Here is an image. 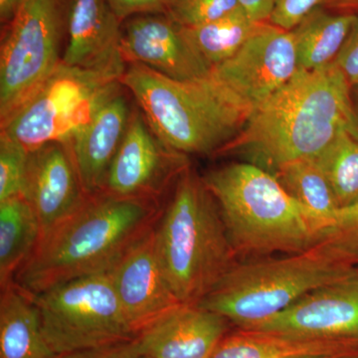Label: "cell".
Instances as JSON below:
<instances>
[{"label":"cell","mask_w":358,"mask_h":358,"mask_svg":"<svg viewBox=\"0 0 358 358\" xmlns=\"http://www.w3.org/2000/svg\"><path fill=\"white\" fill-rule=\"evenodd\" d=\"M350 86L334 63L298 71L219 154L240 155L272 174L294 160L315 159L343 129L358 136Z\"/></svg>","instance_id":"obj_1"},{"label":"cell","mask_w":358,"mask_h":358,"mask_svg":"<svg viewBox=\"0 0 358 358\" xmlns=\"http://www.w3.org/2000/svg\"><path fill=\"white\" fill-rule=\"evenodd\" d=\"M162 213L157 200L107 192L93 195L79 210L40 237L14 282L36 294L75 278L109 271L155 227Z\"/></svg>","instance_id":"obj_2"},{"label":"cell","mask_w":358,"mask_h":358,"mask_svg":"<svg viewBox=\"0 0 358 358\" xmlns=\"http://www.w3.org/2000/svg\"><path fill=\"white\" fill-rule=\"evenodd\" d=\"M202 178L217 202L239 261L303 253L324 234L319 219L262 167L231 162Z\"/></svg>","instance_id":"obj_3"},{"label":"cell","mask_w":358,"mask_h":358,"mask_svg":"<svg viewBox=\"0 0 358 358\" xmlns=\"http://www.w3.org/2000/svg\"><path fill=\"white\" fill-rule=\"evenodd\" d=\"M155 235L166 281L182 303H199L239 262L217 202L189 166L176 179Z\"/></svg>","instance_id":"obj_4"},{"label":"cell","mask_w":358,"mask_h":358,"mask_svg":"<svg viewBox=\"0 0 358 358\" xmlns=\"http://www.w3.org/2000/svg\"><path fill=\"white\" fill-rule=\"evenodd\" d=\"M121 83L133 94L157 138L181 155L219 154L252 115L210 76L178 81L129 64Z\"/></svg>","instance_id":"obj_5"},{"label":"cell","mask_w":358,"mask_h":358,"mask_svg":"<svg viewBox=\"0 0 358 358\" xmlns=\"http://www.w3.org/2000/svg\"><path fill=\"white\" fill-rule=\"evenodd\" d=\"M355 272L315 249L239 261L199 301L238 329H251L313 289Z\"/></svg>","instance_id":"obj_6"},{"label":"cell","mask_w":358,"mask_h":358,"mask_svg":"<svg viewBox=\"0 0 358 358\" xmlns=\"http://www.w3.org/2000/svg\"><path fill=\"white\" fill-rule=\"evenodd\" d=\"M122 78L59 64L34 95L1 124V134L31 152L68 143L115 94Z\"/></svg>","instance_id":"obj_7"},{"label":"cell","mask_w":358,"mask_h":358,"mask_svg":"<svg viewBox=\"0 0 358 358\" xmlns=\"http://www.w3.org/2000/svg\"><path fill=\"white\" fill-rule=\"evenodd\" d=\"M32 296L45 338L55 355L136 338L109 271L75 278Z\"/></svg>","instance_id":"obj_8"},{"label":"cell","mask_w":358,"mask_h":358,"mask_svg":"<svg viewBox=\"0 0 358 358\" xmlns=\"http://www.w3.org/2000/svg\"><path fill=\"white\" fill-rule=\"evenodd\" d=\"M59 0H27L11 20L0 56V117L8 120L61 63Z\"/></svg>","instance_id":"obj_9"},{"label":"cell","mask_w":358,"mask_h":358,"mask_svg":"<svg viewBox=\"0 0 358 358\" xmlns=\"http://www.w3.org/2000/svg\"><path fill=\"white\" fill-rule=\"evenodd\" d=\"M293 31L264 23L210 77L245 109L253 113L298 72Z\"/></svg>","instance_id":"obj_10"},{"label":"cell","mask_w":358,"mask_h":358,"mask_svg":"<svg viewBox=\"0 0 358 358\" xmlns=\"http://www.w3.org/2000/svg\"><path fill=\"white\" fill-rule=\"evenodd\" d=\"M187 166L185 155L166 147L145 115L134 112L110 164L103 192L127 199L157 200Z\"/></svg>","instance_id":"obj_11"},{"label":"cell","mask_w":358,"mask_h":358,"mask_svg":"<svg viewBox=\"0 0 358 358\" xmlns=\"http://www.w3.org/2000/svg\"><path fill=\"white\" fill-rule=\"evenodd\" d=\"M255 331L312 339H358L357 272L313 289Z\"/></svg>","instance_id":"obj_12"},{"label":"cell","mask_w":358,"mask_h":358,"mask_svg":"<svg viewBox=\"0 0 358 358\" xmlns=\"http://www.w3.org/2000/svg\"><path fill=\"white\" fill-rule=\"evenodd\" d=\"M155 227L109 270L115 294L136 336L182 303L174 296L162 270L155 245Z\"/></svg>","instance_id":"obj_13"},{"label":"cell","mask_w":358,"mask_h":358,"mask_svg":"<svg viewBox=\"0 0 358 358\" xmlns=\"http://www.w3.org/2000/svg\"><path fill=\"white\" fill-rule=\"evenodd\" d=\"M22 195L38 218L41 236L79 210L90 199L70 148L50 143L28 155Z\"/></svg>","instance_id":"obj_14"},{"label":"cell","mask_w":358,"mask_h":358,"mask_svg":"<svg viewBox=\"0 0 358 358\" xmlns=\"http://www.w3.org/2000/svg\"><path fill=\"white\" fill-rule=\"evenodd\" d=\"M122 57L178 80L197 81L210 76L211 68L195 53L180 27L169 16H136L122 29Z\"/></svg>","instance_id":"obj_15"},{"label":"cell","mask_w":358,"mask_h":358,"mask_svg":"<svg viewBox=\"0 0 358 358\" xmlns=\"http://www.w3.org/2000/svg\"><path fill=\"white\" fill-rule=\"evenodd\" d=\"M232 324L199 303H179L134 338L138 357L210 358Z\"/></svg>","instance_id":"obj_16"},{"label":"cell","mask_w":358,"mask_h":358,"mask_svg":"<svg viewBox=\"0 0 358 358\" xmlns=\"http://www.w3.org/2000/svg\"><path fill=\"white\" fill-rule=\"evenodd\" d=\"M121 20L108 0H73L63 64L122 77Z\"/></svg>","instance_id":"obj_17"},{"label":"cell","mask_w":358,"mask_h":358,"mask_svg":"<svg viewBox=\"0 0 358 358\" xmlns=\"http://www.w3.org/2000/svg\"><path fill=\"white\" fill-rule=\"evenodd\" d=\"M131 115L128 101L119 92L66 143L89 196L105 192L110 164L128 129Z\"/></svg>","instance_id":"obj_18"},{"label":"cell","mask_w":358,"mask_h":358,"mask_svg":"<svg viewBox=\"0 0 358 358\" xmlns=\"http://www.w3.org/2000/svg\"><path fill=\"white\" fill-rule=\"evenodd\" d=\"M358 355V339L327 341L236 329L220 341L210 358H341Z\"/></svg>","instance_id":"obj_19"},{"label":"cell","mask_w":358,"mask_h":358,"mask_svg":"<svg viewBox=\"0 0 358 358\" xmlns=\"http://www.w3.org/2000/svg\"><path fill=\"white\" fill-rule=\"evenodd\" d=\"M32 294L13 282L1 288L0 358H53Z\"/></svg>","instance_id":"obj_20"},{"label":"cell","mask_w":358,"mask_h":358,"mask_svg":"<svg viewBox=\"0 0 358 358\" xmlns=\"http://www.w3.org/2000/svg\"><path fill=\"white\" fill-rule=\"evenodd\" d=\"M357 16L333 13L319 6L293 31L299 71L322 69L333 64Z\"/></svg>","instance_id":"obj_21"},{"label":"cell","mask_w":358,"mask_h":358,"mask_svg":"<svg viewBox=\"0 0 358 358\" xmlns=\"http://www.w3.org/2000/svg\"><path fill=\"white\" fill-rule=\"evenodd\" d=\"M41 237L38 218L20 195L0 202V286L14 282Z\"/></svg>","instance_id":"obj_22"},{"label":"cell","mask_w":358,"mask_h":358,"mask_svg":"<svg viewBox=\"0 0 358 358\" xmlns=\"http://www.w3.org/2000/svg\"><path fill=\"white\" fill-rule=\"evenodd\" d=\"M263 24L239 10L205 24L179 27L195 53L212 69L232 57Z\"/></svg>","instance_id":"obj_23"},{"label":"cell","mask_w":358,"mask_h":358,"mask_svg":"<svg viewBox=\"0 0 358 358\" xmlns=\"http://www.w3.org/2000/svg\"><path fill=\"white\" fill-rule=\"evenodd\" d=\"M274 176L296 202L319 219L324 231L333 224L339 210L338 201L315 159L289 162Z\"/></svg>","instance_id":"obj_24"},{"label":"cell","mask_w":358,"mask_h":358,"mask_svg":"<svg viewBox=\"0 0 358 358\" xmlns=\"http://www.w3.org/2000/svg\"><path fill=\"white\" fill-rule=\"evenodd\" d=\"M315 160L329 180L339 209L358 201V136L355 131L343 129Z\"/></svg>","instance_id":"obj_25"},{"label":"cell","mask_w":358,"mask_h":358,"mask_svg":"<svg viewBox=\"0 0 358 358\" xmlns=\"http://www.w3.org/2000/svg\"><path fill=\"white\" fill-rule=\"evenodd\" d=\"M315 248L336 262L358 267V201L339 209Z\"/></svg>","instance_id":"obj_26"},{"label":"cell","mask_w":358,"mask_h":358,"mask_svg":"<svg viewBox=\"0 0 358 358\" xmlns=\"http://www.w3.org/2000/svg\"><path fill=\"white\" fill-rule=\"evenodd\" d=\"M243 10L239 0H173L167 16L180 27H194Z\"/></svg>","instance_id":"obj_27"},{"label":"cell","mask_w":358,"mask_h":358,"mask_svg":"<svg viewBox=\"0 0 358 358\" xmlns=\"http://www.w3.org/2000/svg\"><path fill=\"white\" fill-rule=\"evenodd\" d=\"M29 152L6 134L0 136V202L22 194Z\"/></svg>","instance_id":"obj_28"},{"label":"cell","mask_w":358,"mask_h":358,"mask_svg":"<svg viewBox=\"0 0 358 358\" xmlns=\"http://www.w3.org/2000/svg\"><path fill=\"white\" fill-rule=\"evenodd\" d=\"M327 0H274V9L268 23L291 31L317 7Z\"/></svg>","instance_id":"obj_29"},{"label":"cell","mask_w":358,"mask_h":358,"mask_svg":"<svg viewBox=\"0 0 358 358\" xmlns=\"http://www.w3.org/2000/svg\"><path fill=\"white\" fill-rule=\"evenodd\" d=\"M334 64L350 85H358V16Z\"/></svg>","instance_id":"obj_30"},{"label":"cell","mask_w":358,"mask_h":358,"mask_svg":"<svg viewBox=\"0 0 358 358\" xmlns=\"http://www.w3.org/2000/svg\"><path fill=\"white\" fill-rule=\"evenodd\" d=\"M134 338L117 345L61 353L53 358H138Z\"/></svg>","instance_id":"obj_31"},{"label":"cell","mask_w":358,"mask_h":358,"mask_svg":"<svg viewBox=\"0 0 358 358\" xmlns=\"http://www.w3.org/2000/svg\"><path fill=\"white\" fill-rule=\"evenodd\" d=\"M173 0H108L120 20L136 13H150L167 8Z\"/></svg>","instance_id":"obj_32"},{"label":"cell","mask_w":358,"mask_h":358,"mask_svg":"<svg viewBox=\"0 0 358 358\" xmlns=\"http://www.w3.org/2000/svg\"><path fill=\"white\" fill-rule=\"evenodd\" d=\"M240 6L254 22L270 21L274 9V0H239Z\"/></svg>","instance_id":"obj_33"},{"label":"cell","mask_w":358,"mask_h":358,"mask_svg":"<svg viewBox=\"0 0 358 358\" xmlns=\"http://www.w3.org/2000/svg\"><path fill=\"white\" fill-rule=\"evenodd\" d=\"M322 6L333 13L358 16V0H327Z\"/></svg>","instance_id":"obj_34"},{"label":"cell","mask_w":358,"mask_h":358,"mask_svg":"<svg viewBox=\"0 0 358 358\" xmlns=\"http://www.w3.org/2000/svg\"><path fill=\"white\" fill-rule=\"evenodd\" d=\"M18 1H20V6H22V4L24 3V2L27 1V0H18Z\"/></svg>","instance_id":"obj_35"},{"label":"cell","mask_w":358,"mask_h":358,"mask_svg":"<svg viewBox=\"0 0 358 358\" xmlns=\"http://www.w3.org/2000/svg\"><path fill=\"white\" fill-rule=\"evenodd\" d=\"M341 358H358V355H352V357H341Z\"/></svg>","instance_id":"obj_36"},{"label":"cell","mask_w":358,"mask_h":358,"mask_svg":"<svg viewBox=\"0 0 358 358\" xmlns=\"http://www.w3.org/2000/svg\"><path fill=\"white\" fill-rule=\"evenodd\" d=\"M355 272H357V274L358 275V267L355 268Z\"/></svg>","instance_id":"obj_37"},{"label":"cell","mask_w":358,"mask_h":358,"mask_svg":"<svg viewBox=\"0 0 358 358\" xmlns=\"http://www.w3.org/2000/svg\"><path fill=\"white\" fill-rule=\"evenodd\" d=\"M138 358H145V357H138Z\"/></svg>","instance_id":"obj_38"}]
</instances>
